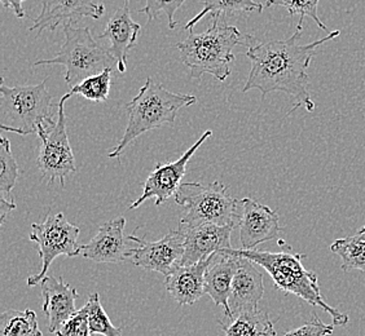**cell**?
I'll use <instances>...</instances> for the list:
<instances>
[{"label":"cell","mask_w":365,"mask_h":336,"mask_svg":"<svg viewBox=\"0 0 365 336\" xmlns=\"http://www.w3.org/2000/svg\"><path fill=\"white\" fill-rule=\"evenodd\" d=\"M79 233V228L69 223L63 212H51L43 223L31 225L29 238L38 245L42 268L39 274L29 277L28 286L34 288L39 285L48 272L51 264L58 256L74 258L81 255V246L78 245Z\"/></svg>","instance_id":"cell-8"},{"label":"cell","mask_w":365,"mask_h":336,"mask_svg":"<svg viewBox=\"0 0 365 336\" xmlns=\"http://www.w3.org/2000/svg\"><path fill=\"white\" fill-rule=\"evenodd\" d=\"M219 323L225 336H277L267 312L260 309L242 312Z\"/></svg>","instance_id":"cell-21"},{"label":"cell","mask_w":365,"mask_h":336,"mask_svg":"<svg viewBox=\"0 0 365 336\" xmlns=\"http://www.w3.org/2000/svg\"><path fill=\"white\" fill-rule=\"evenodd\" d=\"M63 31L65 42L60 51L52 58L36 61L34 68L41 65H63L65 82L71 88L88 77L117 66L109 49L98 44L90 28H74V25L68 23Z\"/></svg>","instance_id":"cell-6"},{"label":"cell","mask_w":365,"mask_h":336,"mask_svg":"<svg viewBox=\"0 0 365 336\" xmlns=\"http://www.w3.org/2000/svg\"><path fill=\"white\" fill-rule=\"evenodd\" d=\"M209 259L196 264L176 266L165 277V288L180 305H193L205 294V273L210 266Z\"/></svg>","instance_id":"cell-20"},{"label":"cell","mask_w":365,"mask_h":336,"mask_svg":"<svg viewBox=\"0 0 365 336\" xmlns=\"http://www.w3.org/2000/svg\"><path fill=\"white\" fill-rule=\"evenodd\" d=\"M0 336H43L36 312L7 310L0 315Z\"/></svg>","instance_id":"cell-24"},{"label":"cell","mask_w":365,"mask_h":336,"mask_svg":"<svg viewBox=\"0 0 365 336\" xmlns=\"http://www.w3.org/2000/svg\"><path fill=\"white\" fill-rule=\"evenodd\" d=\"M112 70L113 69H106L96 75L87 78L77 85L71 87V91L68 93L71 96L73 95L83 96L86 100L95 101V103H104L109 98V92H110Z\"/></svg>","instance_id":"cell-25"},{"label":"cell","mask_w":365,"mask_h":336,"mask_svg":"<svg viewBox=\"0 0 365 336\" xmlns=\"http://www.w3.org/2000/svg\"><path fill=\"white\" fill-rule=\"evenodd\" d=\"M330 251L342 260L341 269L344 272L360 271L365 273V226L351 237L336 239Z\"/></svg>","instance_id":"cell-22"},{"label":"cell","mask_w":365,"mask_h":336,"mask_svg":"<svg viewBox=\"0 0 365 336\" xmlns=\"http://www.w3.org/2000/svg\"><path fill=\"white\" fill-rule=\"evenodd\" d=\"M56 336H93L90 329V317H88V307L77 310L61 325L57 330Z\"/></svg>","instance_id":"cell-30"},{"label":"cell","mask_w":365,"mask_h":336,"mask_svg":"<svg viewBox=\"0 0 365 336\" xmlns=\"http://www.w3.org/2000/svg\"><path fill=\"white\" fill-rule=\"evenodd\" d=\"M303 26L297 25L294 34L285 41L267 43L254 42L249 36L246 56L252 68L246 79L242 92L258 90L264 98L271 92H284L294 98V105L290 112L304 106L307 112L315 110V103L309 92V69L317 47L337 38L341 31L334 30L329 34L309 44H299Z\"/></svg>","instance_id":"cell-1"},{"label":"cell","mask_w":365,"mask_h":336,"mask_svg":"<svg viewBox=\"0 0 365 336\" xmlns=\"http://www.w3.org/2000/svg\"><path fill=\"white\" fill-rule=\"evenodd\" d=\"M175 202L185 210L180 223L190 226L202 224L233 225L239 211V199L230 196L222 182L209 185L182 182L176 191Z\"/></svg>","instance_id":"cell-7"},{"label":"cell","mask_w":365,"mask_h":336,"mask_svg":"<svg viewBox=\"0 0 365 336\" xmlns=\"http://www.w3.org/2000/svg\"><path fill=\"white\" fill-rule=\"evenodd\" d=\"M225 17H212L206 31L196 34L190 30L187 38L176 44L182 63L190 68L192 79L200 80L204 74H210L215 80L225 82L231 74L230 65L235 61L233 48L249 44V36H241L239 28L228 25Z\"/></svg>","instance_id":"cell-2"},{"label":"cell","mask_w":365,"mask_h":336,"mask_svg":"<svg viewBox=\"0 0 365 336\" xmlns=\"http://www.w3.org/2000/svg\"><path fill=\"white\" fill-rule=\"evenodd\" d=\"M47 82L48 78L36 85L7 87L1 80L0 107L4 118L0 126L1 131L22 136L39 135L56 125L60 104H55Z\"/></svg>","instance_id":"cell-5"},{"label":"cell","mask_w":365,"mask_h":336,"mask_svg":"<svg viewBox=\"0 0 365 336\" xmlns=\"http://www.w3.org/2000/svg\"><path fill=\"white\" fill-rule=\"evenodd\" d=\"M196 103V96L169 91L153 78H148L139 93L126 104L128 114L126 130L118 145L108 153V158H120L133 141L148 131L173 126L178 112L182 107L195 105Z\"/></svg>","instance_id":"cell-4"},{"label":"cell","mask_w":365,"mask_h":336,"mask_svg":"<svg viewBox=\"0 0 365 336\" xmlns=\"http://www.w3.org/2000/svg\"><path fill=\"white\" fill-rule=\"evenodd\" d=\"M19 175H20L19 166L12 154L11 142L7 137L1 136L0 137V191H1V196H6L8 199H12L11 191L14 190Z\"/></svg>","instance_id":"cell-26"},{"label":"cell","mask_w":365,"mask_h":336,"mask_svg":"<svg viewBox=\"0 0 365 336\" xmlns=\"http://www.w3.org/2000/svg\"><path fill=\"white\" fill-rule=\"evenodd\" d=\"M239 261V256L232 253L231 248L217 252L212 255L210 266L205 273V293L210 296L215 305L225 308V318L231 315L228 300Z\"/></svg>","instance_id":"cell-19"},{"label":"cell","mask_w":365,"mask_h":336,"mask_svg":"<svg viewBox=\"0 0 365 336\" xmlns=\"http://www.w3.org/2000/svg\"><path fill=\"white\" fill-rule=\"evenodd\" d=\"M140 28V23L131 19L130 0H125L122 7L112 14L106 30L100 36V39H108L110 43L108 49L117 61V69L120 73L126 71L128 52L134 48Z\"/></svg>","instance_id":"cell-16"},{"label":"cell","mask_w":365,"mask_h":336,"mask_svg":"<svg viewBox=\"0 0 365 336\" xmlns=\"http://www.w3.org/2000/svg\"><path fill=\"white\" fill-rule=\"evenodd\" d=\"M24 1L25 0H1V4L6 8H11L19 19H24L26 16L24 12V8H22Z\"/></svg>","instance_id":"cell-33"},{"label":"cell","mask_w":365,"mask_h":336,"mask_svg":"<svg viewBox=\"0 0 365 336\" xmlns=\"http://www.w3.org/2000/svg\"><path fill=\"white\" fill-rule=\"evenodd\" d=\"M86 305L88 307L90 329H91L92 335L123 336L122 335L123 327H115L110 322L109 315H106V310L101 305L100 295L98 293L90 296Z\"/></svg>","instance_id":"cell-27"},{"label":"cell","mask_w":365,"mask_h":336,"mask_svg":"<svg viewBox=\"0 0 365 336\" xmlns=\"http://www.w3.org/2000/svg\"><path fill=\"white\" fill-rule=\"evenodd\" d=\"M16 210L14 199H8L4 196H0V224H3L11 211Z\"/></svg>","instance_id":"cell-32"},{"label":"cell","mask_w":365,"mask_h":336,"mask_svg":"<svg viewBox=\"0 0 365 336\" xmlns=\"http://www.w3.org/2000/svg\"><path fill=\"white\" fill-rule=\"evenodd\" d=\"M43 295V312L48 317V331L56 334L66 320L77 312L78 293L69 286L63 277L46 275L41 280Z\"/></svg>","instance_id":"cell-18"},{"label":"cell","mask_w":365,"mask_h":336,"mask_svg":"<svg viewBox=\"0 0 365 336\" xmlns=\"http://www.w3.org/2000/svg\"><path fill=\"white\" fill-rule=\"evenodd\" d=\"M334 331L333 323H324L317 313L312 315V318L309 322L304 323L294 330H290L284 336H328L331 335Z\"/></svg>","instance_id":"cell-31"},{"label":"cell","mask_w":365,"mask_h":336,"mask_svg":"<svg viewBox=\"0 0 365 336\" xmlns=\"http://www.w3.org/2000/svg\"><path fill=\"white\" fill-rule=\"evenodd\" d=\"M69 98L71 95L66 93L58 101L60 110L56 125L38 135L41 139V147L36 158V166L42 172L43 180L48 184H53L58 180L63 187L66 177L77 171L65 117V103Z\"/></svg>","instance_id":"cell-9"},{"label":"cell","mask_w":365,"mask_h":336,"mask_svg":"<svg viewBox=\"0 0 365 336\" xmlns=\"http://www.w3.org/2000/svg\"><path fill=\"white\" fill-rule=\"evenodd\" d=\"M187 0H145V7L139 9V14L148 16V22H152L160 14H165L169 19V28H175L178 22L174 16Z\"/></svg>","instance_id":"cell-29"},{"label":"cell","mask_w":365,"mask_h":336,"mask_svg":"<svg viewBox=\"0 0 365 336\" xmlns=\"http://www.w3.org/2000/svg\"><path fill=\"white\" fill-rule=\"evenodd\" d=\"M232 253L252 260L267 272L274 280V288L284 293L293 294L309 305L320 307L331 317L334 326L344 327L349 323V315L341 313L329 304H327L322 295V288L315 272H311L303 266V253L292 252L258 251V250H236L231 248Z\"/></svg>","instance_id":"cell-3"},{"label":"cell","mask_w":365,"mask_h":336,"mask_svg":"<svg viewBox=\"0 0 365 336\" xmlns=\"http://www.w3.org/2000/svg\"><path fill=\"white\" fill-rule=\"evenodd\" d=\"M179 231L184 234V253L178 266H192L211 255L231 247L233 225L202 224L190 226L179 223Z\"/></svg>","instance_id":"cell-13"},{"label":"cell","mask_w":365,"mask_h":336,"mask_svg":"<svg viewBox=\"0 0 365 336\" xmlns=\"http://www.w3.org/2000/svg\"><path fill=\"white\" fill-rule=\"evenodd\" d=\"M106 14L101 0H42V11L29 31H55L58 26L77 23L82 19L100 20Z\"/></svg>","instance_id":"cell-14"},{"label":"cell","mask_w":365,"mask_h":336,"mask_svg":"<svg viewBox=\"0 0 365 336\" xmlns=\"http://www.w3.org/2000/svg\"><path fill=\"white\" fill-rule=\"evenodd\" d=\"M202 6H204L202 11L197 14L184 26V30H188V31L193 30V26H196L197 22L201 21L209 14L212 17H218V16H231L235 14H252L254 11L260 14L263 11V6L255 0H204Z\"/></svg>","instance_id":"cell-23"},{"label":"cell","mask_w":365,"mask_h":336,"mask_svg":"<svg viewBox=\"0 0 365 336\" xmlns=\"http://www.w3.org/2000/svg\"><path fill=\"white\" fill-rule=\"evenodd\" d=\"M211 136H212L211 130L205 131L204 135L197 140V142H195L176 161L165 163V164L157 162L155 169L150 172V175L148 176L147 180L143 184V194L135 202L130 204L128 210H135L140 207L141 204L150 198H155V206H161L169 198L175 196L179 187L182 184V177L187 172L188 162L205 141L210 139Z\"/></svg>","instance_id":"cell-10"},{"label":"cell","mask_w":365,"mask_h":336,"mask_svg":"<svg viewBox=\"0 0 365 336\" xmlns=\"http://www.w3.org/2000/svg\"><path fill=\"white\" fill-rule=\"evenodd\" d=\"M274 6L287 8L290 16H299L298 26H302L304 17H309L317 22L319 28L324 31H328L327 25L320 20L317 14L319 0H267L266 1V7H274Z\"/></svg>","instance_id":"cell-28"},{"label":"cell","mask_w":365,"mask_h":336,"mask_svg":"<svg viewBox=\"0 0 365 336\" xmlns=\"http://www.w3.org/2000/svg\"><path fill=\"white\" fill-rule=\"evenodd\" d=\"M239 268L232 282L231 295H230V312L233 315L242 312L258 309V304L264 294L263 274L257 269L252 260L239 256Z\"/></svg>","instance_id":"cell-17"},{"label":"cell","mask_w":365,"mask_h":336,"mask_svg":"<svg viewBox=\"0 0 365 336\" xmlns=\"http://www.w3.org/2000/svg\"><path fill=\"white\" fill-rule=\"evenodd\" d=\"M126 219L117 217L98 228L93 238L81 246V255L95 263H120L128 258L130 248L125 241Z\"/></svg>","instance_id":"cell-15"},{"label":"cell","mask_w":365,"mask_h":336,"mask_svg":"<svg viewBox=\"0 0 365 336\" xmlns=\"http://www.w3.org/2000/svg\"><path fill=\"white\" fill-rule=\"evenodd\" d=\"M236 228H239L242 250H255L258 246L276 238L280 233V217L266 204L252 198L240 199Z\"/></svg>","instance_id":"cell-12"},{"label":"cell","mask_w":365,"mask_h":336,"mask_svg":"<svg viewBox=\"0 0 365 336\" xmlns=\"http://www.w3.org/2000/svg\"><path fill=\"white\" fill-rule=\"evenodd\" d=\"M133 242L128 258L136 266L158 272L165 277L175 269L184 253V234L179 229L170 231L161 239L149 242L147 239L130 236Z\"/></svg>","instance_id":"cell-11"}]
</instances>
